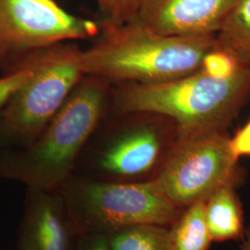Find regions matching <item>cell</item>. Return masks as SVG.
<instances>
[{
  "label": "cell",
  "instance_id": "obj_1",
  "mask_svg": "<svg viewBox=\"0 0 250 250\" xmlns=\"http://www.w3.org/2000/svg\"><path fill=\"white\" fill-rule=\"evenodd\" d=\"M112 84L84 75L33 143L0 149V180L58 189L73 174L83 146L110 112Z\"/></svg>",
  "mask_w": 250,
  "mask_h": 250
},
{
  "label": "cell",
  "instance_id": "obj_2",
  "mask_svg": "<svg viewBox=\"0 0 250 250\" xmlns=\"http://www.w3.org/2000/svg\"><path fill=\"white\" fill-rule=\"evenodd\" d=\"M250 96V69L225 79L201 70L177 79L112 84L109 113L150 112L170 119L177 137L226 131Z\"/></svg>",
  "mask_w": 250,
  "mask_h": 250
},
{
  "label": "cell",
  "instance_id": "obj_3",
  "mask_svg": "<svg viewBox=\"0 0 250 250\" xmlns=\"http://www.w3.org/2000/svg\"><path fill=\"white\" fill-rule=\"evenodd\" d=\"M95 39L82 50V70L111 84L162 83L186 76L200 70L204 56L217 46L215 36H163L135 20L100 25Z\"/></svg>",
  "mask_w": 250,
  "mask_h": 250
},
{
  "label": "cell",
  "instance_id": "obj_4",
  "mask_svg": "<svg viewBox=\"0 0 250 250\" xmlns=\"http://www.w3.org/2000/svg\"><path fill=\"white\" fill-rule=\"evenodd\" d=\"M176 139V125L167 117L108 113L83 146L73 173L111 183L155 181Z\"/></svg>",
  "mask_w": 250,
  "mask_h": 250
},
{
  "label": "cell",
  "instance_id": "obj_5",
  "mask_svg": "<svg viewBox=\"0 0 250 250\" xmlns=\"http://www.w3.org/2000/svg\"><path fill=\"white\" fill-rule=\"evenodd\" d=\"M81 53L72 41L60 42L27 55L9 70L27 67L32 76L0 115V149L26 146L41 134L85 75Z\"/></svg>",
  "mask_w": 250,
  "mask_h": 250
},
{
  "label": "cell",
  "instance_id": "obj_6",
  "mask_svg": "<svg viewBox=\"0 0 250 250\" xmlns=\"http://www.w3.org/2000/svg\"><path fill=\"white\" fill-rule=\"evenodd\" d=\"M58 189L78 235L109 234L140 224L170 227L184 209L163 192L157 181L111 183L73 173Z\"/></svg>",
  "mask_w": 250,
  "mask_h": 250
},
{
  "label": "cell",
  "instance_id": "obj_7",
  "mask_svg": "<svg viewBox=\"0 0 250 250\" xmlns=\"http://www.w3.org/2000/svg\"><path fill=\"white\" fill-rule=\"evenodd\" d=\"M244 173L226 131L177 137L155 181L185 208L206 201L226 185L239 187Z\"/></svg>",
  "mask_w": 250,
  "mask_h": 250
},
{
  "label": "cell",
  "instance_id": "obj_8",
  "mask_svg": "<svg viewBox=\"0 0 250 250\" xmlns=\"http://www.w3.org/2000/svg\"><path fill=\"white\" fill-rule=\"evenodd\" d=\"M99 33L98 21L72 15L55 0H0V74L37 49Z\"/></svg>",
  "mask_w": 250,
  "mask_h": 250
},
{
  "label": "cell",
  "instance_id": "obj_9",
  "mask_svg": "<svg viewBox=\"0 0 250 250\" xmlns=\"http://www.w3.org/2000/svg\"><path fill=\"white\" fill-rule=\"evenodd\" d=\"M75 232L59 189L26 188L18 250H75Z\"/></svg>",
  "mask_w": 250,
  "mask_h": 250
},
{
  "label": "cell",
  "instance_id": "obj_10",
  "mask_svg": "<svg viewBox=\"0 0 250 250\" xmlns=\"http://www.w3.org/2000/svg\"><path fill=\"white\" fill-rule=\"evenodd\" d=\"M237 0H141L135 21L163 36H215Z\"/></svg>",
  "mask_w": 250,
  "mask_h": 250
},
{
  "label": "cell",
  "instance_id": "obj_11",
  "mask_svg": "<svg viewBox=\"0 0 250 250\" xmlns=\"http://www.w3.org/2000/svg\"><path fill=\"white\" fill-rule=\"evenodd\" d=\"M234 185L219 188L204 203L206 223L215 243L241 240L246 232L244 210Z\"/></svg>",
  "mask_w": 250,
  "mask_h": 250
},
{
  "label": "cell",
  "instance_id": "obj_12",
  "mask_svg": "<svg viewBox=\"0 0 250 250\" xmlns=\"http://www.w3.org/2000/svg\"><path fill=\"white\" fill-rule=\"evenodd\" d=\"M216 44L250 69V0H237L215 35Z\"/></svg>",
  "mask_w": 250,
  "mask_h": 250
},
{
  "label": "cell",
  "instance_id": "obj_13",
  "mask_svg": "<svg viewBox=\"0 0 250 250\" xmlns=\"http://www.w3.org/2000/svg\"><path fill=\"white\" fill-rule=\"evenodd\" d=\"M205 201L188 206L169 227L171 250H208L212 240L206 223Z\"/></svg>",
  "mask_w": 250,
  "mask_h": 250
},
{
  "label": "cell",
  "instance_id": "obj_14",
  "mask_svg": "<svg viewBox=\"0 0 250 250\" xmlns=\"http://www.w3.org/2000/svg\"><path fill=\"white\" fill-rule=\"evenodd\" d=\"M111 250H171L169 227L140 224L108 234Z\"/></svg>",
  "mask_w": 250,
  "mask_h": 250
},
{
  "label": "cell",
  "instance_id": "obj_15",
  "mask_svg": "<svg viewBox=\"0 0 250 250\" xmlns=\"http://www.w3.org/2000/svg\"><path fill=\"white\" fill-rule=\"evenodd\" d=\"M141 0H98L100 25H121L136 17Z\"/></svg>",
  "mask_w": 250,
  "mask_h": 250
},
{
  "label": "cell",
  "instance_id": "obj_16",
  "mask_svg": "<svg viewBox=\"0 0 250 250\" xmlns=\"http://www.w3.org/2000/svg\"><path fill=\"white\" fill-rule=\"evenodd\" d=\"M240 65L232 55L216 46L206 54L200 70L210 77L225 79L238 71Z\"/></svg>",
  "mask_w": 250,
  "mask_h": 250
},
{
  "label": "cell",
  "instance_id": "obj_17",
  "mask_svg": "<svg viewBox=\"0 0 250 250\" xmlns=\"http://www.w3.org/2000/svg\"><path fill=\"white\" fill-rule=\"evenodd\" d=\"M32 76L27 67H18L5 74H0V115L9 100Z\"/></svg>",
  "mask_w": 250,
  "mask_h": 250
},
{
  "label": "cell",
  "instance_id": "obj_18",
  "mask_svg": "<svg viewBox=\"0 0 250 250\" xmlns=\"http://www.w3.org/2000/svg\"><path fill=\"white\" fill-rule=\"evenodd\" d=\"M75 250H111L109 236L104 232H86L80 234Z\"/></svg>",
  "mask_w": 250,
  "mask_h": 250
},
{
  "label": "cell",
  "instance_id": "obj_19",
  "mask_svg": "<svg viewBox=\"0 0 250 250\" xmlns=\"http://www.w3.org/2000/svg\"><path fill=\"white\" fill-rule=\"evenodd\" d=\"M230 148L238 160L250 156V121L230 137Z\"/></svg>",
  "mask_w": 250,
  "mask_h": 250
},
{
  "label": "cell",
  "instance_id": "obj_20",
  "mask_svg": "<svg viewBox=\"0 0 250 250\" xmlns=\"http://www.w3.org/2000/svg\"><path fill=\"white\" fill-rule=\"evenodd\" d=\"M240 241V250H250V226L246 228L245 234Z\"/></svg>",
  "mask_w": 250,
  "mask_h": 250
}]
</instances>
